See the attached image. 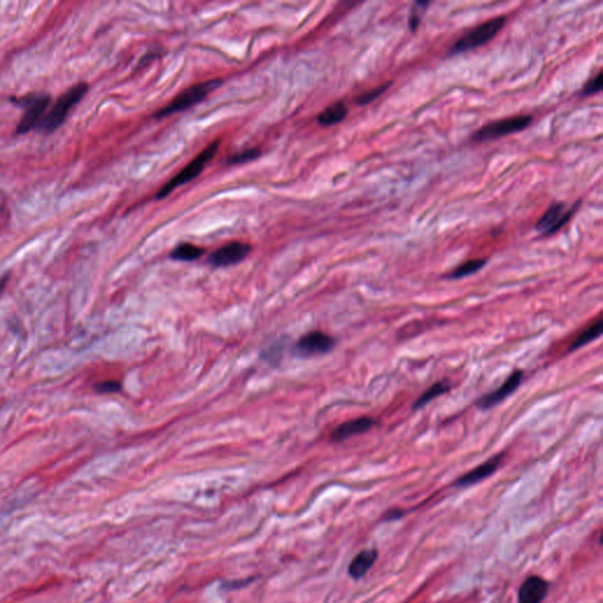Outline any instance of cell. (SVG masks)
Instances as JSON below:
<instances>
[{"label":"cell","instance_id":"1","mask_svg":"<svg viewBox=\"0 0 603 603\" xmlns=\"http://www.w3.org/2000/svg\"><path fill=\"white\" fill-rule=\"evenodd\" d=\"M89 91V85L87 83H78L70 87L69 90L63 93L55 103L52 105L48 114L40 119L35 130L44 134L51 135L57 129L60 128L65 123L66 118L69 116L70 111L83 99V97Z\"/></svg>","mask_w":603,"mask_h":603},{"label":"cell","instance_id":"2","mask_svg":"<svg viewBox=\"0 0 603 603\" xmlns=\"http://www.w3.org/2000/svg\"><path fill=\"white\" fill-rule=\"evenodd\" d=\"M222 83H223L222 80H211L188 87L183 92H180L168 107L161 109L155 114V117H169L171 114L188 110L190 107H192L193 105H197L202 100L205 99L211 92L217 90L218 87H221Z\"/></svg>","mask_w":603,"mask_h":603},{"label":"cell","instance_id":"3","mask_svg":"<svg viewBox=\"0 0 603 603\" xmlns=\"http://www.w3.org/2000/svg\"><path fill=\"white\" fill-rule=\"evenodd\" d=\"M219 144H221L219 141H214L207 148H204L203 151L200 152L196 158L192 159L177 176L173 177V180H169L165 185L162 186V189L159 190L157 196H156L157 200H164L178 186L189 183L196 177L200 176V173H203L204 168L209 164L210 161L214 159V156L217 153Z\"/></svg>","mask_w":603,"mask_h":603},{"label":"cell","instance_id":"4","mask_svg":"<svg viewBox=\"0 0 603 603\" xmlns=\"http://www.w3.org/2000/svg\"><path fill=\"white\" fill-rule=\"evenodd\" d=\"M12 100L18 107L24 109V114L18 123L16 132L18 135H25L36 129L40 119L44 117L45 111L51 104V96L48 93H28Z\"/></svg>","mask_w":603,"mask_h":603},{"label":"cell","instance_id":"5","mask_svg":"<svg viewBox=\"0 0 603 603\" xmlns=\"http://www.w3.org/2000/svg\"><path fill=\"white\" fill-rule=\"evenodd\" d=\"M506 21H507L506 17L494 18L491 21H486L472 31H469L467 35L461 37L455 43V45L452 46L450 55H460V53H465L484 45L502 30Z\"/></svg>","mask_w":603,"mask_h":603},{"label":"cell","instance_id":"6","mask_svg":"<svg viewBox=\"0 0 603 603\" xmlns=\"http://www.w3.org/2000/svg\"><path fill=\"white\" fill-rule=\"evenodd\" d=\"M531 121H533L531 116H515V117L506 118L502 121H494L477 130L472 136V139L476 143H482V141L502 138L504 136L522 131L531 124Z\"/></svg>","mask_w":603,"mask_h":603},{"label":"cell","instance_id":"7","mask_svg":"<svg viewBox=\"0 0 603 603\" xmlns=\"http://www.w3.org/2000/svg\"><path fill=\"white\" fill-rule=\"evenodd\" d=\"M580 205H581V200L574 204L570 209H567V205L562 202L553 203L535 225L536 232L543 236H552L560 232L572 219Z\"/></svg>","mask_w":603,"mask_h":603},{"label":"cell","instance_id":"8","mask_svg":"<svg viewBox=\"0 0 603 603\" xmlns=\"http://www.w3.org/2000/svg\"><path fill=\"white\" fill-rule=\"evenodd\" d=\"M251 252V246L246 243L232 241L225 246L218 249L209 257V263L216 268L234 266L243 262L249 254Z\"/></svg>","mask_w":603,"mask_h":603},{"label":"cell","instance_id":"9","mask_svg":"<svg viewBox=\"0 0 603 603\" xmlns=\"http://www.w3.org/2000/svg\"><path fill=\"white\" fill-rule=\"evenodd\" d=\"M523 371L522 370H516V371H514L509 377H508L506 381H504V384L500 386V388H497V389L494 390L491 393H487L484 396L481 397L479 400H477L476 402V406L479 408V409H482V411H487V409H489V408H493L496 406V404L501 403V402H504L508 396H511V393L515 391V390L521 386V382H522V379H523Z\"/></svg>","mask_w":603,"mask_h":603},{"label":"cell","instance_id":"10","mask_svg":"<svg viewBox=\"0 0 603 603\" xmlns=\"http://www.w3.org/2000/svg\"><path fill=\"white\" fill-rule=\"evenodd\" d=\"M334 338L322 331H313L304 335L297 343V352L302 356L323 355L334 348Z\"/></svg>","mask_w":603,"mask_h":603},{"label":"cell","instance_id":"11","mask_svg":"<svg viewBox=\"0 0 603 603\" xmlns=\"http://www.w3.org/2000/svg\"><path fill=\"white\" fill-rule=\"evenodd\" d=\"M504 452L497 454L486 462L467 472L465 475L461 476L460 479H456L454 486L457 487V488H467V487L474 486L476 483L486 479L487 477H489V476L493 475L494 472H496L499 465L504 460Z\"/></svg>","mask_w":603,"mask_h":603},{"label":"cell","instance_id":"12","mask_svg":"<svg viewBox=\"0 0 603 603\" xmlns=\"http://www.w3.org/2000/svg\"><path fill=\"white\" fill-rule=\"evenodd\" d=\"M549 585L541 576H528L518 590V603H541L547 597Z\"/></svg>","mask_w":603,"mask_h":603},{"label":"cell","instance_id":"13","mask_svg":"<svg viewBox=\"0 0 603 603\" xmlns=\"http://www.w3.org/2000/svg\"><path fill=\"white\" fill-rule=\"evenodd\" d=\"M377 420L371 418H359L356 420H348L338 425L332 433L331 438L335 442H342L348 438L356 436V435L364 434L369 431L372 427H375Z\"/></svg>","mask_w":603,"mask_h":603},{"label":"cell","instance_id":"14","mask_svg":"<svg viewBox=\"0 0 603 603\" xmlns=\"http://www.w3.org/2000/svg\"><path fill=\"white\" fill-rule=\"evenodd\" d=\"M377 556H379V553L375 548L366 549V550L359 553L349 565V575L352 576L354 580L364 577L366 572H369L372 565L375 563Z\"/></svg>","mask_w":603,"mask_h":603},{"label":"cell","instance_id":"15","mask_svg":"<svg viewBox=\"0 0 603 603\" xmlns=\"http://www.w3.org/2000/svg\"><path fill=\"white\" fill-rule=\"evenodd\" d=\"M348 114V107H345V104L342 102L335 103L331 107H327L325 110L322 111L321 114H318V124L322 126H331V125L338 124L339 121H343Z\"/></svg>","mask_w":603,"mask_h":603},{"label":"cell","instance_id":"16","mask_svg":"<svg viewBox=\"0 0 603 603\" xmlns=\"http://www.w3.org/2000/svg\"><path fill=\"white\" fill-rule=\"evenodd\" d=\"M449 390H450V386H449L448 383L445 382V381H438V383H435L434 386H431L429 389L425 390L420 397H418V401L415 402L414 407L413 409L414 411H420L422 408L425 407L429 402L435 400V398H438V396H441V395H445V393H448Z\"/></svg>","mask_w":603,"mask_h":603},{"label":"cell","instance_id":"17","mask_svg":"<svg viewBox=\"0 0 603 603\" xmlns=\"http://www.w3.org/2000/svg\"><path fill=\"white\" fill-rule=\"evenodd\" d=\"M602 320L599 318L597 322H594L593 325L587 327L586 330L582 331V332L577 336L575 341L572 342V345H570V349H569V352H574V350L582 348V347L588 344L590 342L600 337L601 334H602Z\"/></svg>","mask_w":603,"mask_h":603},{"label":"cell","instance_id":"18","mask_svg":"<svg viewBox=\"0 0 603 603\" xmlns=\"http://www.w3.org/2000/svg\"><path fill=\"white\" fill-rule=\"evenodd\" d=\"M204 254V249L197 246V245L190 244V243H183L180 244L177 248L173 249L171 252V259L176 261H182V262H192L196 259H200Z\"/></svg>","mask_w":603,"mask_h":603},{"label":"cell","instance_id":"19","mask_svg":"<svg viewBox=\"0 0 603 603\" xmlns=\"http://www.w3.org/2000/svg\"><path fill=\"white\" fill-rule=\"evenodd\" d=\"M487 259H472L465 262L462 266H457L452 273H449L447 278L460 279L463 277L470 276L472 273H477L482 269L483 266H486Z\"/></svg>","mask_w":603,"mask_h":603},{"label":"cell","instance_id":"20","mask_svg":"<svg viewBox=\"0 0 603 603\" xmlns=\"http://www.w3.org/2000/svg\"><path fill=\"white\" fill-rule=\"evenodd\" d=\"M429 5H430L429 1H415L413 4L411 14H409V28H411V32H416V30H418L422 17L425 13V10Z\"/></svg>","mask_w":603,"mask_h":603},{"label":"cell","instance_id":"21","mask_svg":"<svg viewBox=\"0 0 603 603\" xmlns=\"http://www.w3.org/2000/svg\"><path fill=\"white\" fill-rule=\"evenodd\" d=\"M390 87H391V83H384L382 85H379V87H375V89H372V90L368 91V92L362 93L361 96L356 98V105L364 107V105L372 103L374 100L382 96L383 93L386 92Z\"/></svg>","mask_w":603,"mask_h":603},{"label":"cell","instance_id":"22","mask_svg":"<svg viewBox=\"0 0 603 603\" xmlns=\"http://www.w3.org/2000/svg\"><path fill=\"white\" fill-rule=\"evenodd\" d=\"M259 156H261V151L259 148H251V150H246V151L239 152V153L232 156L228 159V163L229 164H243V163L255 161V159L259 158Z\"/></svg>","mask_w":603,"mask_h":603},{"label":"cell","instance_id":"23","mask_svg":"<svg viewBox=\"0 0 603 603\" xmlns=\"http://www.w3.org/2000/svg\"><path fill=\"white\" fill-rule=\"evenodd\" d=\"M602 72L599 73L597 77H594L588 83L583 87L580 94L582 97L592 96L595 93L600 92L602 90Z\"/></svg>","mask_w":603,"mask_h":603},{"label":"cell","instance_id":"24","mask_svg":"<svg viewBox=\"0 0 603 603\" xmlns=\"http://www.w3.org/2000/svg\"><path fill=\"white\" fill-rule=\"evenodd\" d=\"M98 393H117L121 390V384L117 381H104L94 386Z\"/></svg>","mask_w":603,"mask_h":603},{"label":"cell","instance_id":"25","mask_svg":"<svg viewBox=\"0 0 603 603\" xmlns=\"http://www.w3.org/2000/svg\"><path fill=\"white\" fill-rule=\"evenodd\" d=\"M403 515L404 511H401V509H391V511H386V513L383 515L382 521L389 522V521L400 520L401 517H403Z\"/></svg>","mask_w":603,"mask_h":603},{"label":"cell","instance_id":"26","mask_svg":"<svg viewBox=\"0 0 603 603\" xmlns=\"http://www.w3.org/2000/svg\"><path fill=\"white\" fill-rule=\"evenodd\" d=\"M7 282H9V276H4L0 278V296L3 295L4 290L6 288Z\"/></svg>","mask_w":603,"mask_h":603}]
</instances>
